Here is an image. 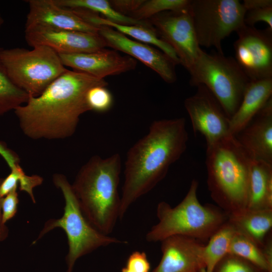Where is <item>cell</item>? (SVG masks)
I'll return each mask as SVG.
<instances>
[{"label": "cell", "instance_id": "1", "mask_svg": "<svg viewBox=\"0 0 272 272\" xmlns=\"http://www.w3.org/2000/svg\"><path fill=\"white\" fill-rule=\"evenodd\" d=\"M108 83L88 74L67 70L39 96L30 97L17 107L15 114L20 128L33 140H60L72 136L80 117L91 111L86 102L93 87Z\"/></svg>", "mask_w": 272, "mask_h": 272}, {"label": "cell", "instance_id": "2", "mask_svg": "<svg viewBox=\"0 0 272 272\" xmlns=\"http://www.w3.org/2000/svg\"><path fill=\"white\" fill-rule=\"evenodd\" d=\"M188 140L183 117L155 120L148 133L128 150L120 196L119 219L166 176L185 151Z\"/></svg>", "mask_w": 272, "mask_h": 272}, {"label": "cell", "instance_id": "3", "mask_svg": "<svg viewBox=\"0 0 272 272\" xmlns=\"http://www.w3.org/2000/svg\"><path fill=\"white\" fill-rule=\"evenodd\" d=\"M121 170L120 155L92 156L80 169L72 187L80 209L97 230L110 234L119 219L118 185Z\"/></svg>", "mask_w": 272, "mask_h": 272}, {"label": "cell", "instance_id": "4", "mask_svg": "<svg viewBox=\"0 0 272 272\" xmlns=\"http://www.w3.org/2000/svg\"><path fill=\"white\" fill-rule=\"evenodd\" d=\"M206 155L208 188L218 207L228 216L246 209L253 158L232 135L207 146Z\"/></svg>", "mask_w": 272, "mask_h": 272}, {"label": "cell", "instance_id": "5", "mask_svg": "<svg viewBox=\"0 0 272 272\" xmlns=\"http://www.w3.org/2000/svg\"><path fill=\"white\" fill-rule=\"evenodd\" d=\"M198 186V181L192 180L187 194L174 207L165 201L158 204V222L146 235L148 242H161L167 237L180 235L203 243L227 221L228 215L219 207L200 203L197 195Z\"/></svg>", "mask_w": 272, "mask_h": 272}, {"label": "cell", "instance_id": "6", "mask_svg": "<svg viewBox=\"0 0 272 272\" xmlns=\"http://www.w3.org/2000/svg\"><path fill=\"white\" fill-rule=\"evenodd\" d=\"M52 181L63 196V214L60 218L47 221L33 244L53 229L61 228L65 233L69 245L65 257L66 272H72L78 259L99 248L127 243L100 232L88 221L80 209L72 184L65 175L56 173Z\"/></svg>", "mask_w": 272, "mask_h": 272}, {"label": "cell", "instance_id": "7", "mask_svg": "<svg viewBox=\"0 0 272 272\" xmlns=\"http://www.w3.org/2000/svg\"><path fill=\"white\" fill-rule=\"evenodd\" d=\"M187 71L190 84L205 86L230 119L237 110L250 81L235 58L217 52L209 53L201 49Z\"/></svg>", "mask_w": 272, "mask_h": 272}, {"label": "cell", "instance_id": "8", "mask_svg": "<svg viewBox=\"0 0 272 272\" xmlns=\"http://www.w3.org/2000/svg\"><path fill=\"white\" fill-rule=\"evenodd\" d=\"M0 61L12 82L33 97L67 70L58 53L44 45L31 50L0 48Z\"/></svg>", "mask_w": 272, "mask_h": 272}, {"label": "cell", "instance_id": "9", "mask_svg": "<svg viewBox=\"0 0 272 272\" xmlns=\"http://www.w3.org/2000/svg\"><path fill=\"white\" fill-rule=\"evenodd\" d=\"M189 11L200 47L220 54L223 40L245 25L246 10L238 0H190Z\"/></svg>", "mask_w": 272, "mask_h": 272}, {"label": "cell", "instance_id": "10", "mask_svg": "<svg viewBox=\"0 0 272 272\" xmlns=\"http://www.w3.org/2000/svg\"><path fill=\"white\" fill-rule=\"evenodd\" d=\"M235 59L250 81L272 78V30L244 25L236 31Z\"/></svg>", "mask_w": 272, "mask_h": 272}, {"label": "cell", "instance_id": "11", "mask_svg": "<svg viewBox=\"0 0 272 272\" xmlns=\"http://www.w3.org/2000/svg\"><path fill=\"white\" fill-rule=\"evenodd\" d=\"M148 22L159 37L174 50L180 64L188 70L201 49L196 37L189 8L179 12L161 13L151 17Z\"/></svg>", "mask_w": 272, "mask_h": 272}, {"label": "cell", "instance_id": "12", "mask_svg": "<svg viewBox=\"0 0 272 272\" xmlns=\"http://www.w3.org/2000/svg\"><path fill=\"white\" fill-rule=\"evenodd\" d=\"M197 88L193 95L185 99L184 105L194 132L202 134L209 146L230 135L229 118L205 86Z\"/></svg>", "mask_w": 272, "mask_h": 272}, {"label": "cell", "instance_id": "13", "mask_svg": "<svg viewBox=\"0 0 272 272\" xmlns=\"http://www.w3.org/2000/svg\"><path fill=\"white\" fill-rule=\"evenodd\" d=\"M25 38L32 47L46 46L58 54L93 52L107 47L99 34L45 27L25 29Z\"/></svg>", "mask_w": 272, "mask_h": 272}, {"label": "cell", "instance_id": "14", "mask_svg": "<svg viewBox=\"0 0 272 272\" xmlns=\"http://www.w3.org/2000/svg\"><path fill=\"white\" fill-rule=\"evenodd\" d=\"M98 27L99 34L105 40L107 46L140 60L167 83H173L176 81L175 66L177 64L163 51L147 44L131 39L111 27Z\"/></svg>", "mask_w": 272, "mask_h": 272}, {"label": "cell", "instance_id": "15", "mask_svg": "<svg viewBox=\"0 0 272 272\" xmlns=\"http://www.w3.org/2000/svg\"><path fill=\"white\" fill-rule=\"evenodd\" d=\"M58 54L65 67L99 79L133 70L137 64L134 58L105 48L93 52Z\"/></svg>", "mask_w": 272, "mask_h": 272}, {"label": "cell", "instance_id": "16", "mask_svg": "<svg viewBox=\"0 0 272 272\" xmlns=\"http://www.w3.org/2000/svg\"><path fill=\"white\" fill-rule=\"evenodd\" d=\"M161 259L152 272H200L205 268V244L187 236L176 235L160 242Z\"/></svg>", "mask_w": 272, "mask_h": 272}, {"label": "cell", "instance_id": "17", "mask_svg": "<svg viewBox=\"0 0 272 272\" xmlns=\"http://www.w3.org/2000/svg\"><path fill=\"white\" fill-rule=\"evenodd\" d=\"M29 12L25 29L35 27L99 34V28L81 18L72 10L57 5L54 0H28Z\"/></svg>", "mask_w": 272, "mask_h": 272}, {"label": "cell", "instance_id": "18", "mask_svg": "<svg viewBox=\"0 0 272 272\" xmlns=\"http://www.w3.org/2000/svg\"><path fill=\"white\" fill-rule=\"evenodd\" d=\"M235 137L253 159L272 164V98Z\"/></svg>", "mask_w": 272, "mask_h": 272}, {"label": "cell", "instance_id": "19", "mask_svg": "<svg viewBox=\"0 0 272 272\" xmlns=\"http://www.w3.org/2000/svg\"><path fill=\"white\" fill-rule=\"evenodd\" d=\"M272 98V78L250 81L241 102L229 119V134L235 136Z\"/></svg>", "mask_w": 272, "mask_h": 272}, {"label": "cell", "instance_id": "20", "mask_svg": "<svg viewBox=\"0 0 272 272\" xmlns=\"http://www.w3.org/2000/svg\"><path fill=\"white\" fill-rule=\"evenodd\" d=\"M72 10L85 21L95 26H107L111 27L126 36H128L136 39L138 41L156 46L177 64H180L179 60L174 50L159 37L153 26L118 24L87 10L81 9Z\"/></svg>", "mask_w": 272, "mask_h": 272}, {"label": "cell", "instance_id": "21", "mask_svg": "<svg viewBox=\"0 0 272 272\" xmlns=\"http://www.w3.org/2000/svg\"><path fill=\"white\" fill-rule=\"evenodd\" d=\"M247 209H272V164L252 159Z\"/></svg>", "mask_w": 272, "mask_h": 272}, {"label": "cell", "instance_id": "22", "mask_svg": "<svg viewBox=\"0 0 272 272\" xmlns=\"http://www.w3.org/2000/svg\"><path fill=\"white\" fill-rule=\"evenodd\" d=\"M228 221L236 230L262 247L272 227V209H246L228 216Z\"/></svg>", "mask_w": 272, "mask_h": 272}, {"label": "cell", "instance_id": "23", "mask_svg": "<svg viewBox=\"0 0 272 272\" xmlns=\"http://www.w3.org/2000/svg\"><path fill=\"white\" fill-rule=\"evenodd\" d=\"M236 230L228 220L209 238L203 250L206 272H213L216 265L227 254Z\"/></svg>", "mask_w": 272, "mask_h": 272}, {"label": "cell", "instance_id": "24", "mask_svg": "<svg viewBox=\"0 0 272 272\" xmlns=\"http://www.w3.org/2000/svg\"><path fill=\"white\" fill-rule=\"evenodd\" d=\"M58 6L68 9L87 10L103 15L114 23L126 25L152 26L148 21H139L114 10L107 0H54Z\"/></svg>", "mask_w": 272, "mask_h": 272}, {"label": "cell", "instance_id": "25", "mask_svg": "<svg viewBox=\"0 0 272 272\" xmlns=\"http://www.w3.org/2000/svg\"><path fill=\"white\" fill-rule=\"evenodd\" d=\"M229 253L241 257L266 272H272V262L267 259L263 248L237 230L231 241Z\"/></svg>", "mask_w": 272, "mask_h": 272}, {"label": "cell", "instance_id": "26", "mask_svg": "<svg viewBox=\"0 0 272 272\" xmlns=\"http://www.w3.org/2000/svg\"><path fill=\"white\" fill-rule=\"evenodd\" d=\"M29 95L11 80L0 61V116L27 103Z\"/></svg>", "mask_w": 272, "mask_h": 272}, {"label": "cell", "instance_id": "27", "mask_svg": "<svg viewBox=\"0 0 272 272\" xmlns=\"http://www.w3.org/2000/svg\"><path fill=\"white\" fill-rule=\"evenodd\" d=\"M190 0L145 1L140 8L129 17L139 20L147 21L154 16L167 11L179 12L188 9Z\"/></svg>", "mask_w": 272, "mask_h": 272}, {"label": "cell", "instance_id": "28", "mask_svg": "<svg viewBox=\"0 0 272 272\" xmlns=\"http://www.w3.org/2000/svg\"><path fill=\"white\" fill-rule=\"evenodd\" d=\"M213 272H266L252 263L228 253L215 266Z\"/></svg>", "mask_w": 272, "mask_h": 272}, {"label": "cell", "instance_id": "29", "mask_svg": "<svg viewBox=\"0 0 272 272\" xmlns=\"http://www.w3.org/2000/svg\"><path fill=\"white\" fill-rule=\"evenodd\" d=\"M86 102L91 111L104 112L111 108L113 99L105 86H96L88 91Z\"/></svg>", "mask_w": 272, "mask_h": 272}, {"label": "cell", "instance_id": "30", "mask_svg": "<svg viewBox=\"0 0 272 272\" xmlns=\"http://www.w3.org/2000/svg\"><path fill=\"white\" fill-rule=\"evenodd\" d=\"M244 21L245 25L251 27L263 22L272 30V6L246 11Z\"/></svg>", "mask_w": 272, "mask_h": 272}, {"label": "cell", "instance_id": "31", "mask_svg": "<svg viewBox=\"0 0 272 272\" xmlns=\"http://www.w3.org/2000/svg\"><path fill=\"white\" fill-rule=\"evenodd\" d=\"M15 189L2 198L1 209L4 223L14 218L17 214L19 202L18 193Z\"/></svg>", "mask_w": 272, "mask_h": 272}, {"label": "cell", "instance_id": "32", "mask_svg": "<svg viewBox=\"0 0 272 272\" xmlns=\"http://www.w3.org/2000/svg\"><path fill=\"white\" fill-rule=\"evenodd\" d=\"M125 267L133 272H149L151 266L146 253L135 251L128 257Z\"/></svg>", "mask_w": 272, "mask_h": 272}, {"label": "cell", "instance_id": "33", "mask_svg": "<svg viewBox=\"0 0 272 272\" xmlns=\"http://www.w3.org/2000/svg\"><path fill=\"white\" fill-rule=\"evenodd\" d=\"M43 179L42 177L33 175H27L23 170L20 175L19 180V189L27 192L30 196L33 203L36 202L35 198L33 194L34 188L42 184Z\"/></svg>", "mask_w": 272, "mask_h": 272}, {"label": "cell", "instance_id": "34", "mask_svg": "<svg viewBox=\"0 0 272 272\" xmlns=\"http://www.w3.org/2000/svg\"><path fill=\"white\" fill-rule=\"evenodd\" d=\"M23 169L17 165L11 170L10 174L3 178L0 184V197L3 198L14 190L17 189L20 175Z\"/></svg>", "mask_w": 272, "mask_h": 272}, {"label": "cell", "instance_id": "35", "mask_svg": "<svg viewBox=\"0 0 272 272\" xmlns=\"http://www.w3.org/2000/svg\"><path fill=\"white\" fill-rule=\"evenodd\" d=\"M145 0H111L109 1L113 9L118 13L129 16L137 10Z\"/></svg>", "mask_w": 272, "mask_h": 272}, {"label": "cell", "instance_id": "36", "mask_svg": "<svg viewBox=\"0 0 272 272\" xmlns=\"http://www.w3.org/2000/svg\"><path fill=\"white\" fill-rule=\"evenodd\" d=\"M0 156L5 161L10 170L19 164L20 158L18 155L2 141H0Z\"/></svg>", "mask_w": 272, "mask_h": 272}, {"label": "cell", "instance_id": "37", "mask_svg": "<svg viewBox=\"0 0 272 272\" xmlns=\"http://www.w3.org/2000/svg\"><path fill=\"white\" fill-rule=\"evenodd\" d=\"M242 5L246 11L272 6L271 0H244Z\"/></svg>", "mask_w": 272, "mask_h": 272}, {"label": "cell", "instance_id": "38", "mask_svg": "<svg viewBox=\"0 0 272 272\" xmlns=\"http://www.w3.org/2000/svg\"><path fill=\"white\" fill-rule=\"evenodd\" d=\"M3 178H0V184ZM2 198L0 197V242L7 239L9 234V230L6 224L4 223L2 218L1 209Z\"/></svg>", "mask_w": 272, "mask_h": 272}, {"label": "cell", "instance_id": "39", "mask_svg": "<svg viewBox=\"0 0 272 272\" xmlns=\"http://www.w3.org/2000/svg\"><path fill=\"white\" fill-rule=\"evenodd\" d=\"M121 272H133V271L130 270L129 269H128V268H127L125 266V267H123L121 269Z\"/></svg>", "mask_w": 272, "mask_h": 272}, {"label": "cell", "instance_id": "40", "mask_svg": "<svg viewBox=\"0 0 272 272\" xmlns=\"http://www.w3.org/2000/svg\"><path fill=\"white\" fill-rule=\"evenodd\" d=\"M3 23H4V20L0 14V28L2 27V25L3 24Z\"/></svg>", "mask_w": 272, "mask_h": 272}, {"label": "cell", "instance_id": "41", "mask_svg": "<svg viewBox=\"0 0 272 272\" xmlns=\"http://www.w3.org/2000/svg\"><path fill=\"white\" fill-rule=\"evenodd\" d=\"M200 272H206L205 268H202Z\"/></svg>", "mask_w": 272, "mask_h": 272}]
</instances>
